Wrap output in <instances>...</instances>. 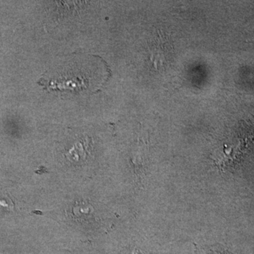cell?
<instances>
[{
    "label": "cell",
    "mask_w": 254,
    "mask_h": 254,
    "mask_svg": "<svg viewBox=\"0 0 254 254\" xmlns=\"http://www.w3.org/2000/svg\"><path fill=\"white\" fill-rule=\"evenodd\" d=\"M202 251L204 254H233L224 249L222 246L219 245L208 246V247L204 248L203 247Z\"/></svg>",
    "instance_id": "1"
}]
</instances>
